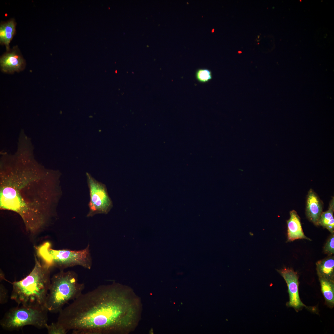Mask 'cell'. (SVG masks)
Listing matches in <instances>:
<instances>
[{
  "label": "cell",
  "mask_w": 334,
  "mask_h": 334,
  "mask_svg": "<svg viewBox=\"0 0 334 334\" xmlns=\"http://www.w3.org/2000/svg\"><path fill=\"white\" fill-rule=\"evenodd\" d=\"M137 298L118 283L82 293L59 312L57 322L73 334L126 333L138 320Z\"/></svg>",
  "instance_id": "obj_1"
},
{
  "label": "cell",
  "mask_w": 334,
  "mask_h": 334,
  "mask_svg": "<svg viewBox=\"0 0 334 334\" xmlns=\"http://www.w3.org/2000/svg\"><path fill=\"white\" fill-rule=\"evenodd\" d=\"M59 175L36 167H14L0 176V209L14 212L35 235L57 216L62 196Z\"/></svg>",
  "instance_id": "obj_2"
},
{
  "label": "cell",
  "mask_w": 334,
  "mask_h": 334,
  "mask_svg": "<svg viewBox=\"0 0 334 334\" xmlns=\"http://www.w3.org/2000/svg\"><path fill=\"white\" fill-rule=\"evenodd\" d=\"M35 262L33 268L28 276L11 283L12 290L10 298L18 305L46 308V300L51 282V268L36 255Z\"/></svg>",
  "instance_id": "obj_3"
},
{
  "label": "cell",
  "mask_w": 334,
  "mask_h": 334,
  "mask_svg": "<svg viewBox=\"0 0 334 334\" xmlns=\"http://www.w3.org/2000/svg\"><path fill=\"white\" fill-rule=\"evenodd\" d=\"M84 287V283H79L74 272L60 270L51 278L45 305L48 311L59 313L65 304L82 293Z\"/></svg>",
  "instance_id": "obj_4"
},
{
  "label": "cell",
  "mask_w": 334,
  "mask_h": 334,
  "mask_svg": "<svg viewBox=\"0 0 334 334\" xmlns=\"http://www.w3.org/2000/svg\"><path fill=\"white\" fill-rule=\"evenodd\" d=\"M51 247V243L47 242L36 247L38 256L50 267H56L62 270L68 267L79 265L91 269L92 263L89 245L79 250H55Z\"/></svg>",
  "instance_id": "obj_5"
},
{
  "label": "cell",
  "mask_w": 334,
  "mask_h": 334,
  "mask_svg": "<svg viewBox=\"0 0 334 334\" xmlns=\"http://www.w3.org/2000/svg\"><path fill=\"white\" fill-rule=\"evenodd\" d=\"M48 311L45 308L18 305L5 313L0 325L3 329L9 331L18 330L27 325L40 329L46 328Z\"/></svg>",
  "instance_id": "obj_6"
},
{
  "label": "cell",
  "mask_w": 334,
  "mask_h": 334,
  "mask_svg": "<svg viewBox=\"0 0 334 334\" xmlns=\"http://www.w3.org/2000/svg\"><path fill=\"white\" fill-rule=\"evenodd\" d=\"M86 176L90 196L89 211L87 216L108 213L113 207V204L105 185L96 180L88 173H86Z\"/></svg>",
  "instance_id": "obj_7"
},
{
  "label": "cell",
  "mask_w": 334,
  "mask_h": 334,
  "mask_svg": "<svg viewBox=\"0 0 334 334\" xmlns=\"http://www.w3.org/2000/svg\"><path fill=\"white\" fill-rule=\"evenodd\" d=\"M285 280L287 283L289 300L287 303L289 307L294 308L296 310H299L303 307L309 308L301 301L298 292V276L294 270L289 268H284L277 270Z\"/></svg>",
  "instance_id": "obj_8"
},
{
  "label": "cell",
  "mask_w": 334,
  "mask_h": 334,
  "mask_svg": "<svg viewBox=\"0 0 334 334\" xmlns=\"http://www.w3.org/2000/svg\"><path fill=\"white\" fill-rule=\"evenodd\" d=\"M25 65V61L17 46L7 51L0 58L1 70L6 73L11 74L22 71L24 68Z\"/></svg>",
  "instance_id": "obj_9"
},
{
  "label": "cell",
  "mask_w": 334,
  "mask_h": 334,
  "mask_svg": "<svg viewBox=\"0 0 334 334\" xmlns=\"http://www.w3.org/2000/svg\"><path fill=\"white\" fill-rule=\"evenodd\" d=\"M322 211V205L318 196L310 189L307 197L306 215L309 220L315 225H318V221Z\"/></svg>",
  "instance_id": "obj_10"
},
{
  "label": "cell",
  "mask_w": 334,
  "mask_h": 334,
  "mask_svg": "<svg viewBox=\"0 0 334 334\" xmlns=\"http://www.w3.org/2000/svg\"><path fill=\"white\" fill-rule=\"evenodd\" d=\"M290 217L287 221V241L291 242L298 239H311L304 234L302 228L300 218L294 210L290 212Z\"/></svg>",
  "instance_id": "obj_11"
},
{
  "label": "cell",
  "mask_w": 334,
  "mask_h": 334,
  "mask_svg": "<svg viewBox=\"0 0 334 334\" xmlns=\"http://www.w3.org/2000/svg\"><path fill=\"white\" fill-rule=\"evenodd\" d=\"M319 278H322L334 281V257L329 256L316 263Z\"/></svg>",
  "instance_id": "obj_12"
},
{
  "label": "cell",
  "mask_w": 334,
  "mask_h": 334,
  "mask_svg": "<svg viewBox=\"0 0 334 334\" xmlns=\"http://www.w3.org/2000/svg\"><path fill=\"white\" fill-rule=\"evenodd\" d=\"M16 25L13 19L0 24V43L6 46L7 51L10 49L9 44L15 33Z\"/></svg>",
  "instance_id": "obj_13"
},
{
  "label": "cell",
  "mask_w": 334,
  "mask_h": 334,
  "mask_svg": "<svg viewBox=\"0 0 334 334\" xmlns=\"http://www.w3.org/2000/svg\"><path fill=\"white\" fill-rule=\"evenodd\" d=\"M322 293L326 304L330 308L334 305V281L319 278Z\"/></svg>",
  "instance_id": "obj_14"
},
{
  "label": "cell",
  "mask_w": 334,
  "mask_h": 334,
  "mask_svg": "<svg viewBox=\"0 0 334 334\" xmlns=\"http://www.w3.org/2000/svg\"><path fill=\"white\" fill-rule=\"evenodd\" d=\"M334 198L330 203L328 209L321 213L318 221V225L327 229L331 233H334Z\"/></svg>",
  "instance_id": "obj_15"
},
{
  "label": "cell",
  "mask_w": 334,
  "mask_h": 334,
  "mask_svg": "<svg viewBox=\"0 0 334 334\" xmlns=\"http://www.w3.org/2000/svg\"><path fill=\"white\" fill-rule=\"evenodd\" d=\"M195 77L197 80L201 83H208L212 77L211 71L205 68L197 69L195 72Z\"/></svg>",
  "instance_id": "obj_16"
},
{
  "label": "cell",
  "mask_w": 334,
  "mask_h": 334,
  "mask_svg": "<svg viewBox=\"0 0 334 334\" xmlns=\"http://www.w3.org/2000/svg\"><path fill=\"white\" fill-rule=\"evenodd\" d=\"M46 328L49 334H66L68 331L57 321L48 324Z\"/></svg>",
  "instance_id": "obj_17"
},
{
  "label": "cell",
  "mask_w": 334,
  "mask_h": 334,
  "mask_svg": "<svg viewBox=\"0 0 334 334\" xmlns=\"http://www.w3.org/2000/svg\"><path fill=\"white\" fill-rule=\"evenodd\" d=\"M325 254L329 256L332 255L334 253V233H331L329 237L323 248Z\"/></svg>",
  "instance_id": "obj_18"
},
{
  "label": "cell",
  "mask_w": 334,
  "mask_h": 334,
  "mask_svg": "<svg viewBox=\"0 0 334 334\" xmlns=\"http://www.w3.org/2000/svg\"><path fill=\"white\" fill-rule=\"evenodd\" d=\"M8 291L2 284H0V303L3 304L6 303L8 300Z\"/></svg>",
  "instance_id": "obj_19"
}]
</instances>
